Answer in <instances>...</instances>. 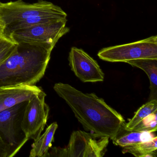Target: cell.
Instances as JSON below:
<instances>
[{"label":"cell","instance_id":"5","mask_svg":"<svg viewBox=\"0 0 157 157\" xmlns=\"http://www.w3.org/2000/svg\"><path fill=\"white\" fill-rule=\"evenodd\" d=\"M98 56L102 60L111 62H126L141 59H157V36L105 48L99 51Z\"/></svg>","mask_w":157,"mask_h":157},{"label":"cell","instance_id":"18","mask_svg":"<svg viewBox=\"0 0 157 157\" xmlns=\"http://www.w3.org/2000/svg\"><path fill=\"white\" fill-rule=\"evenodd\" d=\"M17 152L0 135V157H13Z\"/></svg>","mask_w":157,"mask_h":157},{"label":"cell","instance_id":"17","mask_svg":"<svg viewBox=\"0 0 157 157\" xmlns=\"http://www.w3.org/2000/svg\"><path fill=\"white\" fill-rule=\"evenodd\" d=\"M157 111L152 113L143 119L133 129L145 132H156L157 130Z\"/></svg>","mask_w":157,"mask_h":157},{"label":"cell","instance_id":"2","mask_svg":"<svg viewBox=\"0 0 157 157\" xmlns=\"http://www.w3.org/2000/svg\"><path fill=\"white\" fill-rule=\"evenodd\" d=\"M55 46L48 44L18 43L0 65V87L35 85L44 77Z\"/></svg>","mask_w":157,"mask_h":157},{"label":"cell","instance_id":"16","mask_svg":"<svg viewBox=\"0 0 157 157\" xmlns=\"http://www.w3.org/2000/svg\"><path fill=\"white\" fill-rule=\"evenodd\" d=\"M18 43L10 36L4 34L0 36V65H1L13 53Z\"/></svg>","mask_w":157,"mask_h":157},{"label":"cell","instance_id":"10","mask_svg":"<svg viewBox=\"0 0 157 157\" xmlns=\"http://www.w3.org/2000/svg\"><path fill=\"white\" fill-rule=\"evenodd\" d=\"M22 103L0 112V131L4 136L6 142L17 152L23 145L18 143L14 124Z\"/></svg>","mask_w":157,"mask_h":157},{"label":"cell","instance_id":"4","mask_svg":"<svg viewBox=\"0 0 157 157\" xmlns=\"http://www.w3.org/2000/svg\"><path fill=\"white\" fill-rule=\"evenodd\" d=\"M40 16L64 20L67 19V14L60 7L44 0L33 3H26L23 0L0 2V19L4 26L16 21Z\"/></svg>","mask_w":157,"mask_h":157},{"label":"cell","instance_id":"14","mask_svg":"<svg viewBox=\"0 0 157 157\" xmlns=\"http://www.w3.org/2000/svg\"><path fill=\"white\" fill-rule=\"evenodd\" d=\"M122 152L128 153L138 157H156L157 156V137L151 140L135 145L123 147Z\"/></svg>","mask_w":157,"mask_h":157},{"label":"cell","instance_id":"15","mask_svg":"<svg viewBox=\"0 0 157 157\" xmlns=\"http://www.w3.org/2000/svg\"><path fill=\"white\" fill-rule=\"evenodd\" d=\"M157 111V100H152L143 105L135 113L124 127L127 130H133L141 121L152 113Z\"/></svg>","mask_w":157,"mask_h":157},{"label":"cell","instance_id":"19","mask_svg":"<svg viewBox=\"0 0 157 157\" xmlns=\"http://www.w3.org/2000/svg\"><path fill=\"white\" fill-rule=\"evenodd\" d=\"M4 24L3 22L0 19V36L3 34V32H4Z\"/></svg>","mask_w":157,"mask_h":157},{"label":"cell","instance_id":"6","mask_svg":"<svg viewBox=\"0 0 157 157\" xmlns=\"http://www.w3.org/2000/svg\"><path fill=\"white\" fill-rule=\"evenodd\" d=\"M67 20L41 24L12 33L9 36L17 43L48 44L56 46L59 39L69 32Z\"/></svg>","mask_w":157,"mask_h":157},{"label":"cell","instance_id":"12","mask_svg":"<svg viewBox=\"0 0 157 157\" xmlns=\"http://www.w3.org/2000/svg\"><path fill=\"white\" fill-rule=\"evenodd\" d=\"M58 127L57 122H54L48 127L44 133L34 140L30 151V157H46L52 147L54 136Z\"/></svg>","mask_w":157,"mask_h":157},{"label":"cell","instance_id":"8","mask_svg":"<svg viewBox=\"0 0 157 157\" xmlns=\"http://www.w3.org/2000/svg\"><path fill=\"white\" fill-rule=\"evenodd\" d=\"M68 60L71 71L82 82H98L104 80V73L98 63L82 49L71 48Z\"/></svg>","mask_w":157,"mask_h":157},{"label":"cell","instance_id":"13","mask_svg":"<svg viewBox=\"0 0 157 157\" xmlns=\"http://www.w3.org/2000/svg\"><path fill=\"white\" fill-rule=\"evenodd\" d=\"M125 63L140 69L147 74L150 83V101L154 99L157 100V59H141L129 60Z\"/></svg>","mask_w":157,"mask_h":157},{"label":"cell","instance_id":"7","mask_svg":"<svg viewBox=\"0 0 157 157\" xmlns=\"http://www.w3.org/2000/svg\"><path fill=\"white\" fill-rule=\"evenodd\" d=\"M46 96L42 90L27 101L21 123V128L27 140L37 139L46 124L49 107L45 102Z\"/></svg>","mask_w":157,"mask_h":157},{"label":"cell","instance_id":"1","mask_svg":"<svg viewBox=\"0 0 157 157\" xmlns=\"http://www.w3.org/2000/svg\"><path fill=\"white\" fill-rule=\"evenodd\" d=\"M54 90L70 107L85 130L111 139L125 122L119 113L94 94L84 93L61 82L56 83Z\"/></svg>","mask_w":157,"mask_h":157},{"label":"cell","instance_id":"3","mask_svg":"<svg viewBox=\"0 0 157 157\" xmlns=\"http://www.w3.org/2000/svg\"><path fill=\"white\" fill-rule=\"evenodd\" d=\"M109 139L91 132L74 131L66 147L52 148L47 157H102L106 152Z\"/></svg>","mask_w":157,"mask_h":157},{"label":"cell","instance_id":"9","mask_svg":"<svg viewBox=\"0 0 157 157\" xmlns=\"http://www.w3.org/2000/svg\"><path fill=\"white\" fill-rule=\"evenodd\" d=\"M42 90L35 85L21 84L0 87V112L26 102Z\"/></svg>","mask_w":157,"mask_h":157},{"label":"cell","instance_id":"11","mask_svg":"<svg viewBox=\"0 0 157 157\" xmlns=\"http://www.w3.org/2000/svg\"><path fill=\"white\" fill-rule=\"evenodd\" d=\"M125 123L122 125L115 136L111 139L113 143L116 146L123 147L148 141L157 136L153 133L154 132L138 131L134 129L127 130L125 128Z\"/></svg>","mask_w":157,"mask_h":157}]
</instances>
